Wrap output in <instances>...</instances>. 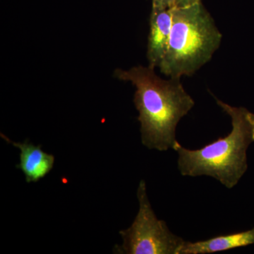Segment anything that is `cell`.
Here are the masks:
<instances>
[{
  "label": "cell",
  "instance_id": "obj_1",
  "mask_svg": "<svg viewBox=\"0 0 254 254\" xmlns=\"http://www.w3.org/2000/svg\"><path fill=\"white\" fill-rule=\"evenodd\" d=\"M115 76L136 87L133 101L139 113L143 145L158 151L173 149L177 125L195 105L180 78L163 79L154 68L142 66L116 70Z\"/></svg>",
  "mask_w": 254,
  "mask_h": 254
},
{
  "label": "cell",
  "instance_id": "obj_2",
  "mask_svg": "<svg viewBox=\"0 0 254 254\" xmlns=\"http://www.w3.org/2000/svg\"><path fill=\"white\" fill-rule=\"evenodd\" d=\"M216 101L231 118V132L200 149H187L177 141L173 150L178 155L177 168L182 176L213 177L231 190L248 169L247 150L254 142L253 127L248 110Z\"/></svg>",
  "mask_w": 254,
  "mask_h": 254
},
{
  "label": "cell",
  "instance_id": "obj_3",
  "mask_svg": "<svg viewBox=\"0 0 254 254\" xmlns=\"http://www.w3.org/2000/svg\"><path fill=\"white\" fill-rule=\"evenodd\" d=\"M222 38L201 2L174 7L168 51L159 66L160 72L170 78L191 76L211 60Z\"/></svg>",
  "mask_w": 254,
  "mask_h": 254
},
{
  "label": "cell",
  "instance_id": "obj_4",
  "mask_svg": "<svg viewBox=\"0 0 254 254\" xmlns=\"http://www.w3.org/2000/svg\"><path fill=\"white\" fill-rule=\"evenodd\" d=\"M139 210L131 226L120 232L123 245L115 253L123 254H178L185 240L170 231L166 222L159 220L152 208L146 184L141 180L137 190Z\"/></svg>",
  "mask_w": 254,
  "mask_h": 254
},
{
  "label": "cell",
  "instance_id": "obj_5",
  "mask_svg": "<svg viewBox=\"0 0 254 254\" xmlns=\"http://www.w3.org/2000/svg\"><path fill=\"white\" fill-rule=\"evenodd\" d=\"M173 8L153 6L150 19L148 60L150 68L159 67L168 51Z\"/></svg>",
  "mask_w": 254,
  "mask_h": 254
},
{
  "label": "cell",
  "instance_id": "obj_6",
  "mask_svg": "<svg viewBox=\"0 0 254 254\" xmlns=\"http://www.w3.org/2000/svg\"><path fill=\"white\" fill-rule=\"evenodd\" d=\"M1 136L21 151L20 164L17 165V168L24 174L28 183L39 181L53 168L55 157L43 151L41 145H35L27 141L16 143L11 141L4 135L1 134Z\"/></svg>",
  "mask_w": 254,
  "mask_h": 254
},
{
  "label": "cell",
  "instance_id": "obj_7",
  "mask_svg": "<svg viewBox=\"0 0 254 254\" xmlns=\"http://www.w3.org/2000/svg\"><path fill=\"white\" fill-rule=\"evenodd\" d=\"M254 245V227L247 231L212 237L198 242L185 241L178 254H208Z\"/></svg>",
  "mask_w": 254,
  "mask_h": 254
},
{
  "label": "cell",
  "instance_id": "obj_8",
  "mask_svg": "<svg viewBox=\"0 0 254 254\" xmlns=\"http://www.w3.org/2000/svg\"><path fill=\"white\" fill-rule=\"evenodd\" d=\"M200 2H201V0H174V7H187Z\"/></svg>",
  "mask_w": 254,
  "mask_h": 254
},
{
  "label": "cell",
  "instance_id": "obj_9",
  "mask_svg": "<svg viewBox=\"0 0 254 254\" xmlns=\"http://www.w3.org/2000/svg\"><path fill=\"white\" fill-rule=\"evenodd\" d=\"M153 6L162 8H174V0H152Z\"/></svg>",
  "mask_w": 254,
  "mask_h": 254
},
{
  "label": "cell",
  "instance_id": "obj_10",
  "mask_svg": "<svg viewBox=\"0 0 254 254\" xmlns=\"http://www.w3.org/2000/svg\"><path fill=\"white\" fill-rule=\"evenodd\" d=\"M249 118H250L251 123H252V127H253L254 136V114L250 113L249 114Z\"/></svg>",
  "mask_w": 254,
  "mask_h": 254
}]
</instances>
